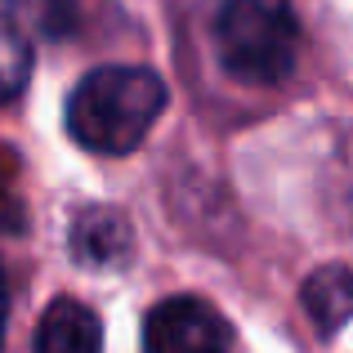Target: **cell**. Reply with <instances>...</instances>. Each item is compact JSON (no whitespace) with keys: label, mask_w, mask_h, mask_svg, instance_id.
Returning <instances> with one entry per match:
<instances>
[{"label":"cell","mask_w":353,"mask_h":353,"mask_svg":"<svg viewBox=\"0 0 353 353\" xmlns=\"http://www.w3.org/2000/svg\"><path fill=\"white\" fill-rule=\"evenodd\" d=\"M72 255L81 264H94V268H108V264H121L130 255V224L117 215V210H81L72 219Z\"/></svg>","instance_id":"cell-6"},{"label":"cell","mask_w":353,"mask_h":353,"mask_svg":"<svg viewBox=\"0 0 353 353\" xmlns=\"http://www.w3.org/2000/svg\"><path fill=\"white\" fill-rule=\"evenodd\" d=\"M36 353H103V327L81 300H54L36 327Z\"/></svg>","instance_id":"cell-4"},{"label":"cell","mask_w":353,"mask_h":353,"mask_svg":"<svg viewBox=\"0 0 353 353\" xmlns=\"http://www.w3.org/2000/svg\"><path fill=\"white\" fill-rule=\"evenodd\" d=\"M27 77H32V45H27V32L14 18H0V103L23 94Z\"/></svg>","instance_id":"cell-7"},{"label":"cell","mask_w":353,"mask_h":353,"mask_svg":"<svg viewBox=\"0 0 353 353\" xmlns=\"http://www.w3.org/2000/svg\"><path fill=\"white\" fill-rule=\"evenodd\" d=\"M9 9H14V23L27 27V32L36 36H50V41H59V36H68L72 27V0H9Z\"/></svg>","instance_id":"cell-8"},{"label":"cell","mask_w":353,"mask_h":353,"mask_svg":"<svg viewBox=\"0 0 353 353\" xmlns=\"http://www.w3.org/2000/svg\"><path fill=\"white\" fill-rule=\"evenodd\" d=\"M224 68L246 85H277L300 59V23L286 0H224L215 18Z\"/></svg>","instance_id":"cell-2"},{"label":"cell","mask_w":353,"mask_h":353,"mask_svg":"<svg viewBox=\"0 0 353 353\" xmlns=\"http://www.w3.org/2000/svg\"><path fill=\"white\" fill-rule=\"evenodd\" d=\"M165 108V85L148 68H94L68 99V130L103 157L134 152Z\"/></svg>","instance_id":"cell-1"},{"label":"cell","mask_w":353,"mask_h":353,"mask_svg":"<svg viewBox=\"0 0 353 353\" xmlns=\"http://www.w3.org/2000/svg\"><path fill=\"white\" fill-rule=\"evenodd\" d=\"M5 322H9V291H5V273H0V345H5Z\"/></svg>","instance_id":"cell-9"},{"label":"cell","mask_w":353,"mask_h":353,"mask_svg":"<svg viewBox=\"0 0 353 353\" xmlns=\"http://www.w3.org/2000/svg\"><path fill=\"white\" fill-rule=\"evenodd\" d=\"M300 300H304V313L313 318V327H318L322 336H336L353 318V268H345V264L313 268L304 291H300Z\"/></svg>","instance_id":"cell-5"},{"label":"cell","mask_w":353,"mask_h":353,"mask_svg":"<svg viewBox=\"0 0 353 353\" xmlns=\"http://www.w3.org/2000/svg\"><path fill=\"white\" fill-rule=\"evenodd\" d=\"M233 327L215 304L197 295H170L143 318V353H228Z\"/></svg>","instance_id":"cell-3"}]
</instances>
